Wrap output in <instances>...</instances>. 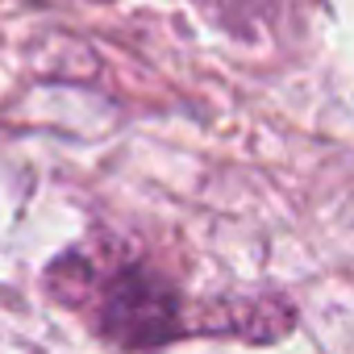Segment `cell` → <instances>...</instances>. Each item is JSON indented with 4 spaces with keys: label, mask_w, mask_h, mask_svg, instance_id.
I'll return each instance as SVG.
<instances>
[{
    "label": "cell",
    "mask_w": 354,
    "mask_h": 354,
    "mask_svg": "<svg viewBox=\"0 0 354 354\" xmlns=\"http://www.w3.org/2000/svg\"><path fill=\"white\" fill-rule=\"evenodd\" d=\"M96 329L113 346H158L180 333L175 292L146 267H121L100 283Z\"/></svg>",
    "instance_id": "obj_1"
}]
</instances>
